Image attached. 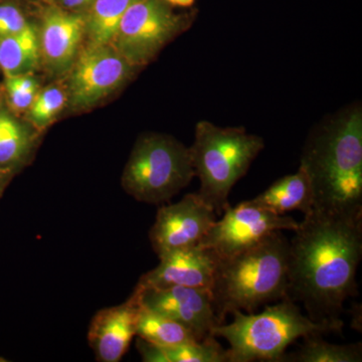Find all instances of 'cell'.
Masks as SVG:
<instances>
[{
  "label": "cell",
  "instance_id": "cell-26",
  "mask_svg": "<svg viewBox=\"0 0 362 362\" xmlns=\"http://www.w3.org/2000/svg\"><path fill=\"white\" fill-rule=\"evenodd\" d=\"M14 173H16L14 171L9 170V169L0 168V197L4 194L7 185L13 177Z\"/></svg>",
  "mask_w": 362,
  "mask_h": 362
},
{
  "label": "cell",
  "instance_id": "cell-19",
  "mask_svg": "<svg viewBox=\"0 0 362 362\" xmlns=\"http://www.w3.org/2000/svg\"><path fill=\"white\" fill-rule=\"evenodd\" d=\"M137 0H94L85 16L90 44L111 45L124 14Z\"/></svg>",
  "mask_w": 362,
  "mask_h": 362
},
{
  "label": "cell",
  "instance_id": "cell-8",
  "mask_svg": "<svg viewBox=\"0 0 362 362\" xmlns=\"http://www.w3.org/2000/svg\"><path fill=\"white\" fill-rule=\"evenodd\" d=\"M298 226L299 223L291 216H280L243 202L223 211L221 220L214 223L199 246L211 250L218 259H226L256 246L271 233L295 230Z\"/></svg>",
  "mask_w": 362,
  "mask_h": 362
},
{
  "label": "cell",
  "instance_id": "cell-22",
  "mask_svg": "<svg viewBox=\"0 0 362 362\" xmlns=\"http://www.w3.org/2000/svg\"><path fill=\"white\" fill-rule=\"evenodd\" d=\"M66 101L65 92L57 86L39 90L28 111V119L37 130L49 125L63 110Z\"/></svg>",
  "mask_w": 362,
  "mask_h": 362
},
{
  "label": "cell",
  "instance_id": "cell-14",
  "mask_svg": "<svg viewBox=\"0 0 362 362\" xmlns=\"http://www.w3.org/2000/svg\"><path fill=\"white\" fill-rule=\"evenodd\" d=\"M85 32L86 18L83 14L57 6L45 9L39 39L40 54L49 71L62 74L70 70Z\"/></svg>",
  "mask_w": 362,
  "mask_h": 362
},
{
  "label": "cell",
  "instance_id": "cell-24",
  "mask_svg": "<svg viewBox=\"0 0 362 362\" xmlns=\"http://www.w3.org/2000/svg\"><path fill=\"white\" fill-rule=\"evenodd\" d=\"M30 23L18 4L11 1H0V37L20 33Z\"/></svg>",
  "mask_w": 362,
  "mask_h": 362
},
{
  "label": "cell",
  "instance_id": "cell-20",
  "mask_svg": "<svg viewBox=\"0 0 362 362\" xmlns=\"http://www.w3.org/2000/svg\"><path fill=\"white\" fill-rule=\"evenodd\" d=\"M136 335L153 344L168 345L202 341L185 326L168 317L150 310L140 303Z\"/></svg>",
  "mask_w": 362,
  "mask_h": 362
},
{
  "label": "cell",
  "instance_id": "cell-2",
  "mask_svg": "<svg viewBox=\"0 0 362 362\" xmlns=\"http://www.w3.org/2000/svg\"><path fill=\"white\" fill-rule=\"evenodd\" d=\"M301 164L310 176L313 209L362 218V108L356 103L311 131Z\"/></svg>",
  "mask_w": 362,
  "mask_h": 362
},
{
  "label": "cell",
  "instance_id": "cell-23",
  "mask_svg": "<svg viewBox=\"0 0 362 362\" xmlns=\"http://www.w3.org/2000/svg\"><path fill=\"white\" fill-rule=\"evenodd\" d=\"M39 83L28 75L6 76L4 83V103L13 114L30 109L39 93Z\"/></svg>",
  "mask_w": 362,
  "mask_h": 362
},
{
  "label": "cell",
  "instance_id": "cell-7",
  "mask_svg": "<svg viewBox=\"0 0 362 362\" xmlns=\"http://www.w3.org/2000/svg\"><path fill=\"white\" fill-rule=\"evenodd\" d=\"M173 8L164 0H137L124 14L112 47L133 68L148 65L194 21L195 13H177Z\"/></svg>",
  "mask_w": 362,
  "mask_h": 362
},
{
  "label": "cell",
  "instance_id": "cell-9",
  "mask_svg": "<svg viewBox=\"0 0 362 362\" xmlns=\"http://www.w3.org/2000/svg\"><path fill=\"white\" fill-rule=\"evenodd\" d=\"M132 69L111 45H88L71 66V106L86 109L99 103L127 81Z\"/></svg>",
  "mask_w": 362,
  "mask_h": 362
},
{
  "label": "cell",
  "instance_id": "cell-1",
  "mask_svg": "<svg viewBox=\"0 0 362 362\" xmlns=\"http://www.w3.org/2000/svg\"><path fill=\"white\" fill-rule=\"evenodd\" d=\"M289 242L287 297L309 318L342 322L343 305L357 296L362 258V218L313 209Z\"/></svg>",
  "mask_w": 362,
  "mask_h": 362
},
{
  "label": "cell",
  "instance_id": "cell-21",
  "mask_svg": "<svg viewBox=\"0 0 362 362\" xmlns=\"http://www.w3.org/2000/svg\"><path fill=\"white\" fill-rule=\"evenodd\" d=\"M361 343L332 344L323 340L322 335H309L296 351L284 354L280 362H361Z\"/></svg>",
  "mask_w": 362,
  "mask_h": 362
},
{
  "label": "cell",
  "instance_id": "cell-10",
  "mask_svg": "<svg viewBox=\"0 0 362 362\" xmlns=\"http://www.w3.org/2000/svg\"><path fill=\"white\" fill-rule=\"evenodd\" d=\"M216 221L213 207L197 194H187L180 202L158 209L150 228V243L158 257L199 246Z\"/></svg>",
  "mask_w": 362,
  "mask_h": 362
},
{
  "label": "cell",
  "instance_id": "cell-11",
  "mask_svg": "<svg viewBox=\"0 0 362 362\" xmlns=\"http://www.w3.org/2000/svg\"><path fill=\"white\" fill-rule=\"evenodd\" d=\"M140 303L150 310L168 317L187 327L199 340L213 337L220 325L214 314L209 289L173 287L168 289H137Z\"/></svg>",
  "mask_w": 362,
  "mask_h": 362
},
{
  "label": "cell",
  "instance_id": "cell-27",
  "mask_svg": "<svg viewBox=\"0 0 362 362\" xmlns=\"http://www.w3.org/2000/svg\"><path fill=\"white\" fill-rule=\"evenodd\" d=\"M173 7H180V8H190L194 6L195 0H164Z\"/></svg>",
  "mask_w": 362,
  "mask_h": 362
},
{
  "label": "cell",
  "instance_id": "cell-16",
  "mask_svg": "<svg viewBox=\"0 0 362 362\" xmlns=\"http://www.w3.org/2000/svg\"><path fill=\"white\" fill-rule=\"evenodd\" d=\"M35 141V131L0 100V168L16 173L32 156Z\"/></svg>",
  "mask_w": 362,
  "mask_h": 362
},
{
  "label": "cell",
  "instance_id": "cell-12",
  "mask_svg": "<svg viewBox=\"0 0 362 362\" xmlns=\"http://www.w3.org/2000/svg\"><path fill=\"white\" fill-rule=\"evenodd\" d=\"M153 270L139 279L137 289H168L173 287L209 289L218 266V256L201 246L166 252Z\"/></svg>",
  "mask_w": 362,
  "mask_h": 362
},
{
  "label": "cell",
  "instance_id": "cell-3",
  "mask_svg": "<svg viewBox=\"0 0 362 362\" xmlns=\"http://www.w3.org/2000/svg\"><path fill=\"white\" fill-rule=\"evenodd\" d=\"M288 274L289 240L281 230L256 246L218 259L209 292L220 325L233 312L254 313L287 297Z\"/></svg>",
  "mask_w": 362,
  "mask_h": 362
},
{
  "label": "cell",
  "instance_id": "cell-6",
  "mask_svg": "<svg viewBox=\"0 0 362 362\" xmlns=\"http://www.w3.org/2000/svg\"><path fill=\"white\" fill-rule=\"evenodd\" d=\"M195 176L188 147L171 136L140 137L124 168L123 189L145 204L168 202Z\"/></svg>",
  "mask_w": 362,
  "mask_h": 362
},
{
  "label": "cell",
  "instance_id": "cell-13",
  "mask_svg": "<svg viewBox=\"0 0 362 362\" xmlns=\"http://www.w3.org/2000/svg\"><path fill=\"white\" fill-rule=\"evenodd\" d=\"M140 300L133 291L127 301L98 311L90 321L88 340L98 361L118 362L136 335Z\"/></svg>",
  "mask_w": 362,
  "mask_h": 362
},
{
  "label": "cell",
  "instance_id": "cell-17",
  "mask_svg": "<svg viewBox=\"0 0 362 362\" xmlns=\"http://www.w3.org/2000/svg\"><path fill=\"white\" fill-rule=\"evenodd\" d=\"M137 349L145 362H228V354L216 337L180 344H153L139 338Z\"/></svg>",
  "mask_w": 362,
  "mask_h": 362
},
{
  "label": "cell",
  "instance_id": "cell-4",
  "mask_svg": "<svg viewBox=\"0 0 362 362\" xmlns=\"http://www.w3.org/2000/svg\"><path fill=\"white\" fill-rule=\"evenodd\" d=\"M230 324L214 328V337L225 338L228 362H280L286 350L299 338L309 335L341 334L342 322H319L304 316L289 297L266 306L262 313L233 312Z\"/></svg>",
  "mask_w": 362,
  "mask_h": 362
},
{
  "label": "cell",
  "instance_id": "cell-15",
  "mask_svg": "<svg viewBox=\"0 0 362 362\" xmlns=\"http://www.w3.org/2000/svg\"><path fill=\"white\" fill-rule=\"evenodd\" d=\"M246 202L280 216L292 211L310 213L314 206L310 176L300 164L296 173L276 180L265 192Z\"/></svg>",
  "mask_w": 362,
  "mask_h": 362
},
{
  "label": "cell",
  "instance_id": "cell-5",
  "mask_svg": "<svg viewBox=\"0 0 362 362\" xmlns=\"http://www.w3.org/2000/svg\"><path fill=\"white\" fill-rule=\"evenodd\" d=\"M264 147L263 138L244 127H218L206 120L197 124L189 150L195 176L201 180L197 194L216 214L230 206L233 185L246 175Z\"/></svg>",
  "mask_w": 362,
  "mask_h": 362
},
{
  "label": "cell",
  "instance_id": "cell-18",
  "mask_svg": "<svg viewBox=\"0 0 362 362\" xmlns=\"http://www.w3.org/2000/svg\"><path fill=\"white\" fill-rule=\"evenodd\" d=\"M40 58L39 30L30 23L21 32L0 37V70L6 76L28 75Z\"/></svg>",
  "mask_w": 362,
  "mask_h": 362
},
{
  "label": "cell",
  "instance_id": "cell-25",
  "mask_svg": "<svg viewBox=\"0 0 362 362\" xmlns=\"http://www.w3.org/2000/svg\"><path fill=\"white\" fill-rule=\"evenodd\" d=\"M94 0H59V4L63 8L69 11H76V9L89 7Z\"/></svg>",
  "mask_w": 362,
  "mask_h": 362
}]
</instances>
